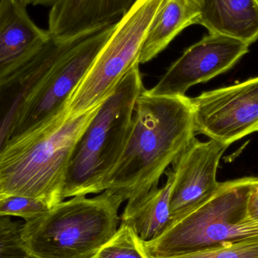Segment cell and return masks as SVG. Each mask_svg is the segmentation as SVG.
<instances>
[{
    "mask_svg": "<svg viewBox=\"0 0 258 258\" xmlns=\"http://www.w3.org/2000/svg\"><path fill=\"white\" fill-rule=\"evenodd\" d=\"M123 200L109 190L72 197L24 221L22 238L32 258H92L117 230Z\"/></svg>",
    "mask_w": 258,
    "mask_h": 258,
    "instance_id": "277c9868",
    "label": "cell"
},
{
    "mask_svg": "<svg viewBox=\"0 0 258 258\" xmlns=\"http://www.w3.org/2000/svg\"><path fill=\"white\" fill-rule=\"evenodd\" d=\"M135 0H57L48 14L52 37L72 39L118 22Z\"/></svg>",
    "mask_w": 258,
    "mask_h": 258,
    "instance_id": "7c38bea8",
    "label": "cell"
},
{
    "mask_svg": "<svg viewBox=\"0 0 258 258\" xmlns=\"http://www.w3.org/2000/svg\"><path fill=\"white\" fill-rule=\"evenodd\" d=\"M196 138L190 99L156 96L144 89L137 99L126 145L107 177L105 190L127 204L158 187L168 165Z\"/></svg>",
    "mask_w": 258,
    "mask_h": 258,
    "instance_id": "6da1fadb",
    "label": "cell"
},
{
    "mask_svg": "<svg viewBox=\"0 0 258 258\" xmlns=\"http://www.w3.org/2000/svg\"><path fill=\"white\" fill-rule=\"evenodd\" d=\"M228 147L215 140L202 142L195 138L174 159L169 201L171 224L216 192L220 185L217 180L218 165Z\"/></svg>",
    "mask_w": 258,
    "mask_h": 258,
    "instance_id": "30bf717a",
    "label": "cell"
},
{
    "mask_svg": "<svg viewBox=\"0 0 258 258\" xmlns=\"http://www.w3.org/2000/svg\"><path fill=\"white\" fill-rule=\"evenodd\" d=\"M163 0H135L68 101L70 116L102 104L135 65Z\"/></svg>",
    "mask_w": 258,
    "mask_h": 258,
    "instance_id": "8992f818",
    "label": "cell"
},
{
    "mask_svg": "<svg viewBox=\"0 0 258 258\" xmlns=\"http://www.w3.org/2000/svg\"><path fill=\"white\" fill-rule=\"evenodd\" d=\"M248 47L234 38L209 34L189 47L147 92L156 96H185L195 85L231 69L248 52Z\"/></svg>",
    "mask_w": 258,
    "mask_h": 258,
    "instance_id": "9c48e42d",
    "label": "cell"
},
{
    "mask_svg": "<svg viewBox=\"0 0 258 258\" xmlns=\"http://www.w3.org/2000/svg\"><path fill=\"white\" fill-rule=\"evenodd\" d=\"M198 24L209 34L251 45L258 39V0H200Z\"/></svg>",
    "mask_w": 258,
    "mask_h": 258,
    "instance_id": "5bb4252c",
    "label": "cell"
},
{
    "mask_svg": "<svg viewBox=\"0 0 258 258\" xmlns=\"http://www.w3.org/2000/svg\"><path fill=\"white\" fill-rule=\"evenodd\" d=\"M28 258H32V257H29Z\"/></svg>",
    "mask_w": 258,
    "mask_h": 258,
    "instance_id": "603a6c76",
    "label": "cell"
},
{
    "mask_svg": "<svg viewBox=\"0 0 258 258\" xmlns=\"http://www.w3.org/2000/svg\"><path fill=\"white\" fill-rule=\"evenodd\" d=\"M50 209L43 202L31 197L11 195L0 198V217H18L27 221Z\"/></svg>",
    "mask_w": 258,
    "mask_h": 258,
    "instance_id": "d6986e66",
    "label": "cell"
},
{
    "mask_svg": "<svg viewBox=\"0 0 258 258\" xmlns=\"http://www.w3.org/2000/svg\"><path fill=\"white\" fill-rule=\"evenodd\" d=\"M189 99L196 135L230 146L258 132V77Z\"/></svg>",
    "mask_w": 258,
    "mask_h": 258,
    "instance_id": "ba28073f",
    "label": "cell"
},
{
    "mask_svg": "<svg viewBox=\"0 0 258 258\" xmlns=\"http://www.w3.org/2000/svg\"><path fill=\"white\" fill-rule=\"evenodd\" d=\"M92 258H151L145 242L132 226L121 222L112 237L99 248Z\"/></svg>",
    "mask_w": 258,
    "mask_h": 258,
    "instance_id": "e0dca14e",
    "label": "cell"
},
{
    "mask_svg": "<svg viewBox=\"0 0 258 258\" xmlns=\"http://www.w3.org/2000/svg\"><path fill=\"white\" fill-rule=\"evenodd\" d=\"M200 15V8L187 0H163L144 39L139 64L153 60L186 27L198 24Z\"/></svg>",
    "mask_w": 258,
    "mask_h": 258,
    "instance_id": "9a60e30c",
    "label": "cell"
},
{
    "mask_svg": "<svg viewBox=\"0 0 258 258\" xmlns=\"http://www.w3.org/2000/svg\"><path fill=\"white\" fill-rule=\"evenodd\" d=\"M24 223L0 217V258H28L22 238Z\"/></svg>",
    "mask_w": 258,
    "mask_h": 258,
    "instance_id": "ac0fdd59",
    "label": "cell"
},
{
    "mask_svg": "<svg viewBox=\"0 0 258 258\" xmlns=\"http://www.w3.org/2000/svg\"><path fill=\"white\" fill-rule=\"evenodd\" d=\"M166 182L162 187L150 190L147 195L132 204H127L121 222L132 226L144 242L162 236L171 226L170 192L172 184L171 169L165 172Z\"/></svg>",
    "mask_w": 258,
    "mask_h": 258,
    "instance_id": "2e32d148",
    "label": "cell"
},
{
    "mask_svg": "<svg viewBox=\"0 0 258 258\" xmlns=\"http://www.w3.org/2000/svg\"><path fill=\"white\" fill-rule=\"evenodd\" d=\"M247 215L250 221L258 227V178L253 183L248 195Z\"/></svg>",
    "mask_w": 258,
    "mask_h": 258,
    "instance_id": "44dd1931",
    "label": "cell"
},
{
    "mask_svg": "<svg viewBox=\"0 0 258 258\" xmlns=\"http://www.w3.org/2000/svg\"><path fill=\"white\" fill-rule=\"evenodd\" d=\"M101 105L76 116L66 109L9 138L0 150V198L24 196L51 209L63 202L74 147Z\"/></svg>",
    "mask_w": 258,
    "mask_h": 258,
    "instance_id": "7a4b0ae2",
    "label": "cell"
},
{
    "mask_svg": "<svg viewBox=\"0 0 258 258\" xmlns=\"http://www.w3.org/2000/svg\"><path fill=\"white\" fill-rule=\"evenodd\" d=\"M144 89L139 64L135 65L101 104L74 147L63 200L105 191L107 177L126 145L137 99Z\"/></svg>",
    "mask_w": 258,
    "mask_h": 258,
    "instance_id": "3957f363",
    "label": "cell"
},
{
    "mask_svg": "<svg viewBox=\"0 0 258 258\" xmlns=\"http://www.w3.org/2000/svg\"><path fill=\"white\" fill-rule=\"evenodd\" d=\"M255 179L220 183L206 203L171 224L157 239L145 242L149 255L174 257L258 236L257 226L247 215V201Z\"/></svg>",
    "mask_w": 258,
    "mask_h": 258,
    "instance_id": "5b68a950",
    "label": "cell"
},
{
    "mask_svg": "<svg viewBox=\"0 0 258 258\" xmlns=\"http://www.w3.org/2000/svg\"><path fill=\"white\" fill-rule=\"evenodd\" d=\"M116 23L83 36L54 62L26 95L10 138L68 109L70 98L114 31Z\"/></svg>",
    "mask_w": 258,
    "mask_h": 258,
    "instance_id": "52a82bcc",
    "label": "cell"
},
{
    "mask_svg": "<svg viewBox=\"0 0 258 258\" xmlns=\"http://www.w3.org/2000/svg\"><path fill=\"white\" fill-rule=\"evenodd\" d=\"M189 3H192V4L195 5V6H198L200 8V0H187Z\"/></svg>",
    "mask_w": 258,
    "mask_h": 258,
    "instance_id": "7402d4cb",
    "label": "cell"
},
{
    "mask_svg": "<svg viewBox=\"0 0 258 258\" xmlns=\"http://www.w3.org/2000/svg\"><path fill=\"white\" fill-rule=\"evenodd\" d=\"M62 52L58 43L48 41L27 64L0 83V150L10 138L17 114L26 95Z\"/></svg>",
    "mask_w": 258,
    "mask_h": 258,
    "instance_id": "4fadbf2b",
    "label": "cell"
},
{
    "mask_svg": "<svg viewBox=\"0 0 258 258\" xmlns=\"http://www.w3.org/2000/svg\"><path fill=\"white\" fill-rule=\"evenodd\" d=\"M165 258H258V236L218 248Z\"/></svg>",
    "mask_w": 258,
    "mask_h": 258,
    "instance_id": "ffe728a7",
    "label": "cell"
},
{
    "mask_svg": "<svg viewBox=\"0 0 258 258\" xmlns=\"http://www.w3.org/2000/svg\"><path fill=\"white\" fill-rule=\"evenodd\" d=\"M51 38L20 0H0V83L27 64Z\"/></svg>",
    "mask_w": 258,
    "mask_h": 258,
    "instance_id": "8fae6325",
    "label": "cell"
}]
</instances>
